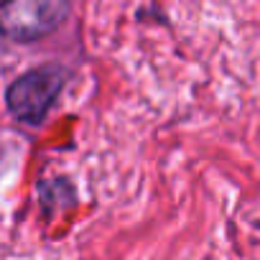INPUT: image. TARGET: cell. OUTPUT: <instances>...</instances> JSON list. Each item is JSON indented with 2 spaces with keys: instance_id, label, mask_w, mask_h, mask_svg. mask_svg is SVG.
<instances>
[{
  "instance_id": "cell-1",
  "label": "cell",
  "mask_w": 260,
  "mask_h": 260,
  "mask_svg": "<svg viewBox=\"0 0 260 260\" xmlns=\"http://www.w3.org/2000/svg\"><path fill=\"white\" fill-rule=\"evenodd\" d=\"M72 69L61 61H46L18 74L6 89V110L11 117L26 127H39L46 122L56 105V97L67 87Z\"/></svg>"
},
{
  "instance_id": "cell-2",
  "label": "cell",
  "mask_w": 260,
  "mask_h": 260,
  "mask_svg": "<svg viewBox=\"0 0 260 260\" xmlns=\"http://www.w3.org/2000/svg\"><path fill=\"white\" fill-rule=\"evenodd\" d=\"M69 13L67 0H13L0 6V31L16 44H34L61 28Z\"/></svg>"
},
{
  "instance_id": "cell-3",
  "label": "cell",
  "mask_w": 260,
  "mask_h": 260,
  "mask_svg": "<svg viewBox=\"0 0 260 260\" xmlns=\"http://www.w3.org/2000/svg\"><path fill=\"white\" fill-rule=\"evenodd\" d=\"M77 202V191L67 179H44L39 181V204L46 219L54 217L56 209L72 207Z\"/></svg>"
}]
</instances>
